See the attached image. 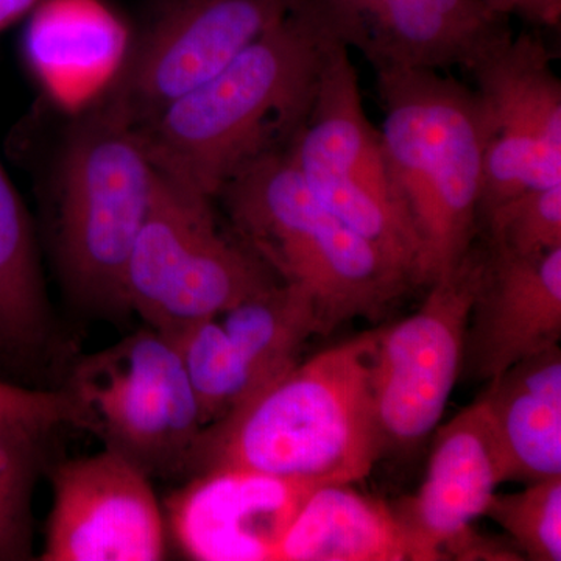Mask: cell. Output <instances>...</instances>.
Segmentation results:
<instances>
[{
	"label": "cell",
	"mask_w": 561,
	"mask_h": 561,
	"mask_svg": "<svg viewBox=\"0 0 561 561\" xmlns=\"http://www.w3.org/2000/svg\"><path fill=\"white\" fill-rule=\"evenodd\" d=\"M331 44L298 0L220 72L138 127L157 171L216 201L236 172L289 149Z\"/></svg>",
	"instance_id": "1"
},
{
	"label": "cell",
	"mask_w": 561,
	"mask_h": 561,
	"mask_svg": "<svg viewBox=\"0 0 561 561\" xmlns=\"http://www.w3.org/2000/svg\"><path fill=\"white\" fill-rule=\"evenodd\" d=\"M376 330L298 362L267 389L203 427L187 476L245 468L330 485L370 474L382 457L371 393Z\"/></svg>",
	"instance_id": "2"
},
{
	"label": "cell",
	"mask_w": 561,
	"mask_h": 561,
	"mask_svg": "<svg viewBox=\"0 0 561 561\" xmlns=\"http://www.w3.org/2000/svg\"><path fill=\"white\" fill-rule=\"evenodd\" d=\"M376 70L381 146L420 242V286L453 271L479 232L485 135L474 92L438 70Z\"/></svg>",
	"instance_id": "3"
},
{
	"label": "cell",
	"mask_w": 561,
	"mask_h": 561,
	"mask_svg": "<svg viewBox=\"0 0 561 561\" xmlns=\"http://www.w3.org/2000/svg\"><path fill=\"white\" fill-rule=\"evenodd\" d=\"M232 231L280 283L311 295L323 335L386 311L411 276L316 197L289 149L257 158L221 186Z\"/></svg>",
	"instance_id": "4"
},
{
	"label": "cell",
	"mask_w": 561,
	"mask_h": 561,
	"mask_svg": "<svg viewBox=\"0 0 561 561\" xmlns=\"http://www.w3.org/2000/svg\"><path fill=\"white\" fill-rule=\"evenodd\" d=\"M157 175L117 106L101 95L77 113L55 173L54 254L62 289L81 311L127 316L122 278Z\"/></svg>",
	"instance_id": "5"
},
{
	"label": "cell",
	"mask_w": 561,
	"mask_h": 561,
	"mask_svg": "<svg viewBox=\"0 0 561 561\" xmlns=\"http://www.w3.org/2000/svg\"><path fill=\"white\" fill-rule=\"evenodd\" d=\"M214 198L158 171L124 278L127 312L168 337L279 280L217 224Z\"/></svg>",
	"instance_id": "6"
},
{
	"label": "cell",
	"mask_w": 561,
	"mask_h": 561,
	"mask_svg": "<svg viewBox=\"0 0 561 561\" xmlns=\"http://www.w3.org/2000/svg\"><path fill=\"white\" fill-rule=\"evenodd\" d=\"M61 389L80 430L153 478L186 479L203 431L201 409L171 337L150 327L73 362Z\"/></svg>",
	"instance_id": "7"
},
{
	"label": "cell",
	"mask_w": 561,
	"mask_h": 561,
	"mask_svg": "<svg viewBox=\"0 0 561 561\" xmlns=\"http://www.w3.org/2000/svg\"><path fill=\"white\" fill-rule=\"evenodd\" d=\"M348 50L331 44L289 154L313 197L420 286L419 238L387 172L381 135L365 114Z\"/></svg>",
	"instance_id": "8"
},
{
	"label": "cell",
	"mask_w": 561,
	"mask_h": 561,
	"mask_svg": "<svg viewBox=\"0 0 561 561\" xmlns=\"http://www.w3.org/2000/svg\"><path fill=\"white\" fill-rule=\"evenodd\" d=\"M483 264L474 245L434 280L419 311L376 330L371 393L382 456L408 453L437 430L460 371Z\"/></svg>",
	"instance_id": "9"
},
{
	"label": "cell",
	"mask_w": 561,
	"mask_h": 561,
	"mask_svg": "<svg viewBox=\"0 0 561 561\" xmlns=\"http://www.w3.org/2000/svg\"><path fill=\"white\" fill-rule=\"evenodd\" d=\"M298 0H151L102 98L136 128L208 81Z\"/></svg>",
	"instance_id": "10"
},
{
	"label": "cell",
	"mask_w": 561,
	"mask_h": 561,
	"mask_svg": "<svg viewBox=\"0 0 561 561\" xmlns=\"http://www.w3.org/2000/svg\"><path fill=\"white\" fill-rule=\"evenodd\" d=\"M470 72L485 135L481 221L524 191L561 184V81L531 33L512 36Z\"/></svg>",
	"instance_id": "11"
},
{
	"label": "cell",
	"mask_w": 561,
	"mask_h": 561,
	"mask_svg": "<svg viewBox=\"0 0 561 561\" xmlns=\"http://www.w3.org/2000/svg\"><path fill=\"white\" fill-rule=\"evenodd\" d=\"M43 561H158L168 526L151 478L103 448L55 465Z\"/></svg>",
	"instance_id": "12"
},
{
	"label": "cell",
	"mask_w": 561,
	"mask_h": 561,
	"mask_svg": "<svg viewBox=\"0 0 561 561\" xmlns=\"http://www.w3.org/2000/svg\"><path fill=\"white\" fill-rule=\"evenodd\" d=\"M184 481L164 505L165 526L180 552L197 561H276L320 486L245 468H213Z\"/></svg>",
	"instance_id": "13"
},
{
	"label": "cell",
	"mask_w": 561,
	"mask_h": 561,
	"mask_svg": "<svg viewBox=\"0 0 561 561\" xmlns=\"http://www.w3.org/2000/svg\"><path fill=\"white\" fill-rule=\"evenodd\" d=\"M560 339L561 247L519 257L483 245L463 370L490 382L519 360L559 345Z\"/></svg>",
	"instance_id": "14"
},
{
	"label": "cell",
	"mask_w": 561,
	"mask_h": 561,
	"mask_svg": "<svg viewBox=\"0 0 561 561\" xmlns=\"http://www.w3.org/2000/svg\"><path fill=\"white\" fill-rule=\"evenodd\" d=\"M504 483L500 453L482 398L437 427L423 485L394 511L423 561L449 560L448 551L485 515Z\"/></svg>",
	"instance_id": "15"
},
{
	"label": "cell",
	"mask_w": 561,
	"mask_h": 561,
	"mask_svg": "<svg viewBox=\"0 0 561 561\" xmlns=\"http://www.w3.org/2000/svg\"><path fill=\"white\" fill-rule=\"evenodd\" d=\"M508 21L483 0H381L356 49L375 69L471 70L512 39Z\"/></svg>",
	"instance_id": "16"
},
{
	"label": "cell",
	"mask_w": 561,
	"mask_h": 561,
	"mask_svg": "<svg viewBox=\"0 0 561 561\" xmlns=\"http://www.w3.org/2000/svg\"><path fill=\"white\" fill-rule=\"evenodd\" d=\"M24 22L25 66L44 91L80 102V110L108 88L130 46L124 21L105 0H41Z\"/></svg>",
	"instance_id": "17"
},
{
	"label": "cell",
	"mask_w": 561,
	"mask_h": 561,
	"mask_svg": "<svg viewBox=\"0 0 561 561\" xmlns=\"http://www.w3.org/2000/svg\"><path fill=\"white\" fill-rule=\"evenodd\" d=\"M504 482L561 476V350L534 354L491 379L481 394Z\"/></svg>",
	"instance_id": "18"
},
{
	"label": "cell",
	"mask_w": 561,
	"mask_h": 561,
	"mask_svg": "<svg viewBox=\"0 0 561 561\" xmlns=\"http://www.w3.org/2000/svg\"><path fill=\"white\" fill-rule=\"evenodd\" d=\"M60 348L35 225L0 162V365L38 371Z\"/></svg>",
	"instance_id": "19"
},
{
	"label": "cell",
	"mask_w": 561,
	"mask_h": 561,
	"mask_svg": "<svg viewBox=\"0 0 561 561\" xmlns=\"http://www.w3.org/2000/svg\"><path fill=\"white\" fill-rule=\"evenodd\" d=\"M351 485L330 483L309 494L276 561H423L393 505Z\"/></svg>",
	"instance_id": "20"
},
{
	"label": "cell",
	"mask_w": 561,
	"mask_h": 561,
	"mask_svg": "<svg viewBox=\"0 0 561 561\" xmlns=\"http://www.w3.org/2000/svg\"><path fill=\"white\" fill-rule=\"evenodd\" d=\"M217 319L245 371L251 398L291 370L309 339L323 334L311 295L280 280L239 301Z\"/></svg>",
	"instance_id": "21"
},
{
	"label": "cell",
	"mask_w": 561,
	"mask_h": 561,
	"mask_svg": "<svg viewBox=\"0 0 561 561\" xmlns=\"http://www.w3.org/2000/svg\"><path fill=\"white\" fill-rule=\"evenodd\" d=\"M507 534L524 560H561V476L494 493L485 515Z\"/></svg>",
	"instance_id": "22"
},
{
	"label": "cell",
	"mask_w": 561,
	"mask_h": 561,
	"mask_svg": "<svg viewBox=\"0 0 561 561\" xmlns=\"http://www.w3.org/2000/svg\"><path fill=\"white\" fill-rule=\"evenodd\" d=\"M485 245L519 257H537L561 247V184L527 190L479 221Z\"/></svg>",
	"instance_id": "23"
},
{
	"label": "cell",
	"mask_w": 561,
	"mask_h": 561,
	"mask_svg": "<svg viewBox=\"0 0 561 561\" xmlns=\"http://www.w3.org/2000/svg\"><path fill=\"white\" fill-rule=\"evenodd\" d=\"M79 427L80 413L68 391L39 389L0 378V431L44 437L58 426Z\"/></svg>",
	"instance_id": "24"
},
{
	"label": "cell",
	"mask_w": 561,
	"mask_h": 561,
	"mask_svg": "<svg viewBox=\"0 0 561 561\" xmlns=\"http://www.w3.org/2000/svg\"><path fill=\"white\" fill-rule=\"evenodd\" d=\"M33 476L0 481V560L31 556V496Z\"/></svg>",
	"instance_id": "25"
},
{
	"label": "cell",
	"mask_w": 561,
	"mask_h": 561,
	"mask_svg": "<svg viewBox=\"0 0 561 561\" xmlns=\"http://www.w3.org/2000/svg\"><path fill=\"white\" fill-rule=\"evenodd\" d=\"M300 3L328 39L356 49L368 18L381 0H300Z\"/></svg>",
	"instance_id": "26"
},
{
	"label": "cell",
	"mask_w": 561,
	"mask_h": 561,
	"mask_svg": "<svg viewBox=\"0 0 561 561\" xmlns=\"http://www.w3.org/2000/svg\"><path fill=\"white\" fill-rule=\"evenodd\" d=\"M41 440L36 435L0 431V481L35 472Z\"/></svg>",
	"instance_id": "27"
},
{
	"label": "cell",
	"mask_w": 561,
	"mask_h": 561,
	"mask_svg": "<svg viewBox=\"0 0 561 561\" xmlns=\"http://www.w3.org/2000/svg\"><path fill=\"white\" fill-rule=\"evenodd\" d=\"M491 10L504 16L522 20L545 27H559L561 0H483Z\"/></svg>",
	"instance_id": "28"
},
{
	"label": "cell",
	"mask_w": 561,
	"mask_h": 561,
	"mask_svg": "<svg viewBox=\"0 0 561 561\" xmlns=\"http://www.w3.org/2000/svg\"><path fill=\"white\" fill-rule=\"evenodd\" d=\"M41 0H0V35L24 22Z\"/></svg>",
	"instance_id": "29"
}]
</instances>
